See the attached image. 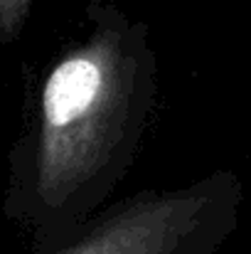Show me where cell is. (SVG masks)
<instances>
[{"label": "cell", "instance_id": "obj_1", "mask_svg": "<svg viewBox=\"0 0 251 254\" xmlns=\"http://www.w3.org/2000/svg\"><path fill=\"white\" fill-rule=\"evenodd\" d=\"M86 35L37 79L7 153L2 212L32 254L72 240L106 207L143 143L158 99L151 27L111 0L84 7Z\"/></svg>", "mask_w": 251, "mask_h": 254}, {"label": "cell", "instance_id": "obj_2", "mask_svg": "<svg viewBox=\"0 0 251 254\" xmlns=\"http://www.w3.org/2000/svg\"><path fill=\"white\" fill-rule=\"evenodd\" d=\"M244 200L234 170H214L172 190H141L99 210L47 254H219Z\"/></svg>", "mask_w": 251, "mask_h": 254}, {"label": "cell", "instance_id": "obj_3", "mask_svg": "<svg viewBox=\"0 0 251 254\" xmlns=\"http://www.w3.org/2000/svg\"><path fill=\"white\" fill-rule=\"evenodd\" d=\"M37 0H0V45H12L22 35Z\"/></svg>", "mask_w": 251, "mask_h": 254}]
</instances>
